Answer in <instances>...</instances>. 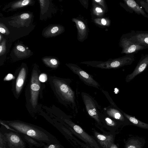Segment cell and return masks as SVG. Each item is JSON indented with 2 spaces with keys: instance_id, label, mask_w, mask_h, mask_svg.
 I'll use <instances>...</instances> for the list:
<instances>
[{
  "instance_id": "6da1fadb",
  "label": "cell",
  "mask_w": 148,
  "mask_h": 148,
  "mask_svg": "<svg viewBox=\"0 0 148 148\" xmlns=\"http://www.w3.org/2000/svg\"><path fill=\"white\" fill-rule=\"evenodd\" d=\"M135 60L134 53L126 54L122 57L105 61H92L80 63L93 67L104 69H117L124 66L130 65Z\"/></svg>"
},
{
  "instance_id": "7a4b0ae2",
  "label": "cell",
  "mask_w": 148,
  "mask_h": 148,
  "mask_svg": "<svg viewBox=\"0 0 148 148\" xmlns=\"http://www.w3.org/2000/svg\"><path fill=\"white\" fill-rule=\"evenodd\" d=\"M70 83L68 79H55L53 81L56 90L62 100L74 109L76 105L75 94L70 86Z\"/></svg>"
},
{
  "instance_id": "3957f363",
  "label": "cell",
  "mask_w": 148,
  "mask_h": 148,
  "mask_svg": "<svg viewBox=\"0 0 148 148\" xmlns=\"http://www.w3.org/2000/svg\"><path fill=\"white\" fill-rule=\"evenodd\" d=\"M8 125L23 134L37 140L43 141L49 140L48 136L43 132L31 125L19 122H11Z\"/></svg>"
},
{
  "instance_id": "277c9868",
  "label": "cell",
  "mask_w": 148,
  "mask_h": 148,
  "mask_svg": "<svg viewBox=\"0 0 148 148\" xmlns=\"http://www.w3.org/2000/svg\"><path fill=\"white\" fill-rule=\"evenodd\" d=\"M66 65L74 74L78 76L80 80L85 84L98 89L100 87L99 84L94 79L91 75L76 64L69 63Z\"/></svg>"
},
{
  "instance_id": "5b68a950",
  "label": "cell",
  "mask_w": 148,
  "mask_h": 148,
  "mask_svg": "<svg viewBox=\"0 0 148 148\" xmlns=\"http://www.w3.org/2000/svg\"><path fill=\"white\" fill-rule=\"evenodd\" d=\"M119 45L122 49L121 53L126 54H134L140 50L147 49L134 42L126 34H123L121 36Z\"/></svg>"
},
{
  "instance_id": "8992f818",
  "label": "cell",
  "mask_w": 148,
  "mask_h": 148,
  "mask_svg": "<svg viewBox=\"0 0 148 148\" xmlns=\"http://www.w3.org/2000/svg\"><path fill=\"white\" fill-rule=\"evenodd\" d=\"M81 96L86 111L88 114L97 122L100 121L99 112L96 101L88 93L82 92Z\"/></svg>"
},
{
  "instance_id": "52a82bcc",
  "label": "cell",
  "mask_w": 148,
  "mask_h": 148,
  "mask_svg": "<svg viewBox=\"0 0 148 148\" xmlns=\"http://www.w3.org/2000/svg\"><path fill=\"white\" fill-rule=\"evenodd\" d=\"M126 34L134 42L148 49V31L132 30Z\"/></svg>"
},
{
  "instance_id": "ba28073f",
  "label": "cell",
  "mask_w": 148,
  "mask_h": 148,
  "mask_svg": "<svg viewBox=\"0 0 148 148\" xmlns=\"http://www.w3.org/2000/svg\"><path fill=\"white\" fill-rule=\"evenodd\" d=\"M37 73L33 72L32 75L30 85L31 102L34 107L37 104L38 95L40 89V83Z\"/></svg>"
},
{
  "instance_id": "9c48e42d",
  "label": "cell",
  "mask_w": 148,
  "mask_h": 148,
  "mask_svg": "<svg viewBox=\"0 0 148 148\" xmlns=\"http://www.w3.org/2000/svg\"><path fill=\"white\" fill-rule=\"evenodd\" d=\"M148 66V54L142 56L133 72L126 76V82L131 81L136 76L143 72Z\"/></svg>"
},
{
  "instance_id": "30bf717a",
  "label": "cell",
  "mask_w": 148,
  "mask_h": 148,
  "mask_svg": "<svg viewBox=\"0 0 148 148\" xmlns=\"http://www.w3.org/2000/svg\"><path fill=\"white\" fill-rule=\"evenodd\" d=\"M104 110L108 115L113 119L123 123L126 125H132L123 115V111L118 107L117 108L108 107L105 108Z\"/></svg>"
},
{
  "instance_id": "8fae6325",
  "label": "cell",
  "mask_w": 148,
  "mask_h": 148,
  "mask_svg": "<svg viewBox=\"0 0 148 148\" xmlns=\"http://www.w3.org/2000/svg\"><path fill=\"white\" fill-rule=\"evenodd\" d=\"M65 121L71 127L76 133L79 134L91 145L95 148H99L96 142L93 138L85 132L80 126L75 124L69 120H65Z\"/></svg>"
},
{
  "instance_id": "7c38bea8",
  "label": "cell",
  "mask_w": 148,
  "mask_h": 148,
  "mask_svg": "<svg viewBox=\"0 0 148 148\" xmlns=\"http://www.w3.org/2000/svg\"><path fill=\"white\" fill-rule=\"evenodd\" d=\"M146 143L143 138L136 136L129 137L125 142V148H143Z\"/></svg>"
},
{
  "instance_id": "4fadbf2b",
  "label": "cell",
  "mask_w": 148,
  "mask_h": 148,
  "mask_svg": "<svg viewBox=\"0 0 148 148\" xmlns=\"http://www.w3.org/2000/svg\"><path fill=\"white\" fill-rule=\"evenodd\" d=\"M95 135L98 142L103 148H110L113 144L114 138L112 135H105L97 132H95Z\"/></svg>"
},
{
  "instance_id": "5bb4252c",
  "label": "cell",
  "mask_w": 148,
  "mask_h": 148,
  "mask_svg": "<svg viewBox=\"0 0 148 148\" xmlns=\"http://www.w3.org/2000/svg\"><path fill=\"white\" fill-rule=\"evenodd\" d=\"M124 1L127 6L128 10L130 9L131 13L134 12L136 14L141 15L148 19V15L136 1L134 0H124Z\"/></svg>"
},
{
  "instance_id": "9a60e30c",
  "label": "cell",
  "mask_w": 148,
  "mask_h": 148,
  "mask_svg": "<svg viewBox=\"0 0 148 148\" xmlns=\"http://www.w3.org/2000/svg\"><path fill=\"white\" fill-rule=\"evenodd\" d=\"M25 69L23 68L18 74L16 83V91L17 94L20 92L23 86L26 76Z\"/></svg>"
},
{
  "instance_id": "2e32d148",
  "label": "cell",
  "mask_w": 148,
  "mask_h": 148,
  "mask_svg": "<svg viewBox=\"0 0 148 148\" xmlns=\"http://www.w3.org/2000/svg\"><path fill=\"white\" fill-rule=\"evenodd\" d=\"M123 113L132 125L142 129L148 130V124L143 122L136 118L135 116L127 114L123 112Z\"/></svg>"
},
{
  "instance_id": "e0dca14e",
  "label": "cell",
  "mask_w": 148,
  "mask_h": 148,
  "mask_svg": "<svg viewBox=\"0 0 148 148\" xmlns=\"http://www.w3.org/2000/svg\"><path fill=\"white\" fill-rule=\"evenodd\" d=\"M73 21L76 23L79 39L81 40L84 39L87 34L86 25L83 21L78 19L73 18Z\"/></svg>"
},
{
  "instance_id": "ac0fdd59",
  "label": "cell",
  "mask_w": 148,
  "mask_h": 148,
  "mask_svg": "<svg viewBox=\"0 0 148 148\" xmlns=\"http://www.w3.org/2000/svg\"><path fill=\"white\" fill-rule=\"evenodd\" d=\"M61 30V27L60 26H53L49 28L45 33L47 36H54L58 34Z\"/></svg>"
},
{
  "instance_id": "d6986e66",
  "label": "cell",
  "mask_w": 148,
  "mask_h": 148,
  "mask_svg": "<svg viewBox=\"0 0 148 148\" xmlns=\"http://www.w3.org/2000/svg\"><path fill=\"white\" fill-rule=\"evenodd\" d=\"M31 1L24 0L20 1L15 3L12 6L13 8H17L23 7L28 5L30 3Z\"/></svg>"
},
{
  "instance_id": "ffe728a7",
  "label": "cell",
  "mask_w": 148,
  "mask_h": 148,
  "mask_svg": "<svg viewBox=\"0 0 148 148\" xmlns=\"http://www.w3.org/2000/svg\"><path fill=\"white\" fill-rule=\"evenodd\" d=\"M44 60L47 64L52 67H56L58 64V61L54 58L46 59Z\"/></svg>"
},
{
  "instance_id": "44dd1931",
  "label": "cell",
  "mask_w": 148,
  "mask_h": 148,
  "mask_svg": "<svg viewBox=\"0 0 148 148\" xmlns=\"http://www.w3.org/2000/svg\"><path fill=\"white\" fill-rule=\"evenodd\" d=\"M105 120L106 124L111 126H115L116 125V122L113 120L108 117H106L105 118Z\"/></svg>"
},
{
  "instance_id": "7402d4cb",
  "label": "cell",
  "mask_w": 148,
  "mask_h": 148,
  "mask_svg": "<svg viewBox=\"0 0 148 148\" xmlns=\"http://www.w3.org/2000/svg\"><path fill=\"white\" fill-rule=\"evenodd\" d=\"M137 1L139 4L143 8L148 14V4L144 0H138Z\"/></svg>"
},
{
  "instance_id": "603a6c76",
  "label": "cell",
  "mask_w": 148,
  "mask_h": 148,
  "mask_svg": "<svg viewBox=\"0 0 148 148\" xmlns=\"http://www.w3.org/2000/svg\"><path fill=\"white\" fill-rule=\"evenodd\" d=\"M10 140L12 143H18L20 141L19 137L15 134H12L10 137Z\"/></svg>"
},
{
  "instance_id": "cb8c5ba5",
  "label": "cell",
  "mask_w": 148,
  "mask_h": 148,
  "mask_svg": "<svg viewBox=\"0 0 148 148\" xmlns=\"http://www.w3.org/2000/svg\"><path fill=\"white\" fill-rule=\"evenodd\" d=\"M5 51V41L4 40L1 44L0 45V55L3 54Z\"/></svg>"
},
{
  "instance_id": "d4e9b609",
  "label": "cell",
  "mask_w": 148,
  "mask_h": 148,
  "mask_svg": "<svg viewBox=\"0 0 148 148\" xmlns=\"http://www.w3.org/2000/svg\"><path fill=\"white\" fill-rule=\"evenodd\" d=\"M39 81L42 82H45L47 81V75L45 73L41 74L38 77Z\"/></svg>"
},
{
  "instance_id": "484cf974",
  "label": "cell",
  "mask_w": 148,
  "mask_h": 148,
  "mask_svg": "<svg viewBox=\"0 0 148 148\" xmlns=\"http://www.w3.org/2000/svg\"><path fill=\"white\" fill-rule=\"evenodd\" d=\"M14 77L13 75L11 74H8L4 79V80L5 81H9L12 79L14 78Z\"/></svg>"
},
{
  "instance_id": "4316f807",
  "label": "cell",
  "mask_w": 148,
  "mask_h": 148,
  "mask_svg": "<svg viewBox=\"0 0 148 148\" xmlns=\"http://www.w3.org/2000/svg\"><path fill=\"white\" fill-rule=\"evenodd\" d=\"M30 17L29 15L27 13H23L21 14L20 17L23 19H26Z\"/></svg>"
},
{
  "instance_id": "83f0119b",
  "label": "cell",
  "mask_w": 148,
  "mask_h": 148,
  "mask_svg": "<svg viewBox=\"0 0 148 148\" xmlns=\"http://www.w3.org/2000/svg\"><path fill=\"white\" fill-rule=\"evenodd\" d=\"M17 49L21 52H24L25 51V47L21 45H18L16 47Z\"/></svg>"
},
{
  "instance_id": "f1b7e54d",
  "label": "cell",
  "mask_w": 148,
  "mask_h": 148,
  "mask_svg": "<svg viewBox=\"0 0 148 148\" xmlns=\"http://www.w3.org/2000/svg\"><path fill=\"white\" fill-rule=\"evenodd\" d=\"M0 32L2 34H5L6 32L5 29L3 27H2L1 26L0 27Z\"/></svg>"
},
{
  "instance_id": "f546056e",
  "label": "cell",
  "mask_w": 148,
  "mask_h": 148,
  "mask_svg": "<svg viewBox=\"0 0 148 148\" xmlns=\"http://www.w3.org/2000/svg\"><path fill=\"white\" fill-rule=\"evenodd\" d=\"M95 11L98 13H101L103 12V10L101 8L98 7H97L96 8Z\"/></svg>"
},
{
  "instance_id": "4dcf8cb0",
  "label": "cell",
  "mask_w": 148,
  "mask_h": 148,
  "mask_svg": "<svg viewBox=\"0 0 148 148\" xmlns=\"http://www.w3.org/2000/svg\"><path fill=\"white\" fill-rule=\"evenodd\" d=\"M101 23L103 25H105L106 24V21L105 19L103 18L101 19Z\"/></svg>"
},
{
  "instance_id": "1f68e13d",
  "label": "cell",
  "mask_w": 148,
  "mask_h": 148,
  "mask_svg": "<svg viewBox=\"0 0 148 148\" xmlns=\"http://www.w3.org/2000/svg\"><path fill=\"white\" fill-rule=\"evenodd\" d=\"M110 148H118V147L116 145L113 144Z\"/></svg>"
},
{
  "instance_id": "d6a6232c",
  "label": "cell",
  "mask_w": 148,
  "mask_h": 148,
  "mask_svg": "<svg viewBox=\"0 0 148 148\" xmlns=\"http://www.w3.org/2000/svg\"><path fill=\"white\" fill-rule=\"evenodd\" d=\"M48 148H56V146L53 145H50Z\"/></svg>"
},
{
  "instance_id": "836d02e7",
  "label": "cell",
  "mask_w": 148,
  "mask_h": 148,
  "mask_svg": "<svg viewBox=\"0 0 148 148\" xmlns=\"http://www.w3.org/2000/svg\"><path fill=\"white\" fill-rule=\"evenodd\" d=\"M144 1L146 3L148 4V0H144Z\"/></svg>"
},
{
  "instance_id": "e575fe53",
  "label": "cell",
  "mask_w": 148,
  "mask_h": 148,
  "mask_svg": "<svg viewBox=\"0 0 148 148\" xmlns=\"http://www.w3.org/2000/svg\"><path fill=\"white\" fill-rule=\"evenodd\" d=\"M1 34L0 35V41H1Z\"/></svg>"
}]
</instances>
